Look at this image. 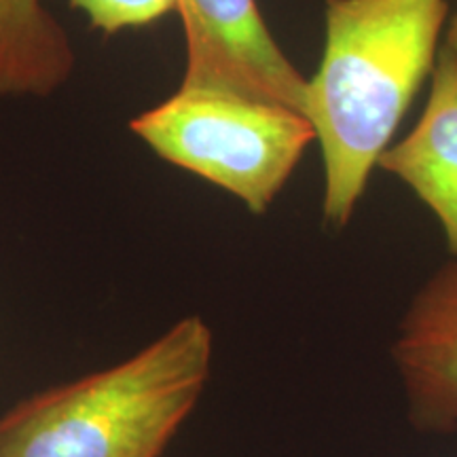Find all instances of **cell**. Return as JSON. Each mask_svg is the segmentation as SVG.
<instances>
[{"instance_id": "3", "label": "cell", "mask_w": 457, "mask_h": 457, "mask_svg": "<svg viewBox=\"0 0 457 457\" xmlns=\"http://www.w3.org/2000/svg\"><path fill=\"white\" fill-rule=\"evenodd\" d=\"M159 157L236 195L254 214L278 197L316 129L278 102L210 89H179L131 121Z\"/></svg>"}, {"instance_id": "7", "label": "cell", "mask_w": 457, "mask_h": 457, "mask_svg": "<svg viewBox=\"0 0 457 457\" xmlns=\"http://www.w3.org/2000/svg\"><path fill=\"white\" fill-rule=\"evenodd\" d=\"M89 17L91 26L106 34L123 28L146 26L176 11V0H71Z\"/></svg>"}, {"instance_id": "2", "label": "cell", "mask_w": 457, "mask_h": 457, "mask_svg": "<svg viewBox=\"0 0 457 457\" xmlns=\"http://www.w3.org/2000/svg\"><path fill=\"white\" fill-rule=\"evenodd\" d=\"M212 330L182 318L112 367L21 400L0 415V457H162L212 367Z\"/></svg>"}, {"instance_id": "4", "label": "cell", "mask_w": 457, "mask_h": 457, "mask_svg": "<svg viewBox=\"0 0 457 457\" xmlns=\"http://www.w3.org/2000/svg\"><path fill=\"white\" fill-rule=\"evenodd\" d=\"M187 41L182 89L278 102L305 114L307 79L284 55L256 0H176Z\"/></svg>"}, {"instance_id": "6", "label": "cell", "mask_w": 457, "mask_h": 457, "mask_svg": "<svg viewBox=\"0 0 457 457\" xmlns=\"http://www.w3.org/2000/svg\"><path fill=\"white\" fill-rule=\"evenodd\" d=\"M379 168L436 214L457 261V55L447 45L438 49L424 114L407 138L386 148Z\"/></svg>"}, {"instance_id": "5", "label": "cell", "mask_w": 457, "mask_h": 457, "mask_svg": "<svg viewBox=\"0 0 457 457\" xmlns=\"http://www.w3.org/2000/svg\"><path fill=\"white\" fill-rule=\"evenodd\" d=\"M392 356L411 421L426 432H457V261L428 279L398 327Z\"/></svg>"}, {"instance_id": "1", "label": "cell", "mask_w": 457, "mask_h": 457, "mask_svg": "<svg viewBox=\"0 0 457 457\" xmlns=\"http://www.w3.org/2000/svg\"><path fill=\"white\" fill-rule=\"evenodd\" d=\"M447 0H327V43L305 117L324 159V219L341 228L436 64Z\"/></svg>"}, {"instance_id": "8", "label": "cell", "mask_w": 457, "mask_h": 457, "mask_svg": "<svg viewBox=\"0 0 457 457\" xmlns=\"http://www.w3.org/2000/svg\"><path fill=\"white\" fill-rule=\"evenodd\" d=\"M41 11L43 7L38 0H0V13L13 24H28Z\"/></svg>"}, {"instance_id": "9", "label": "cell", "mask_w": 457, "mask_h": 457, "mask_svg": "<svg viewBox=\"0 0 457 457\" xmlns=\"http://www.w3.org/2000/svg\"><path fill=\"white\" fill-rule=\"evenodd\" d=\"M445 45H447V47L457 55V15L453 17V21H451L449 32H447V43Z\"/></svg>"}]
</instances>
